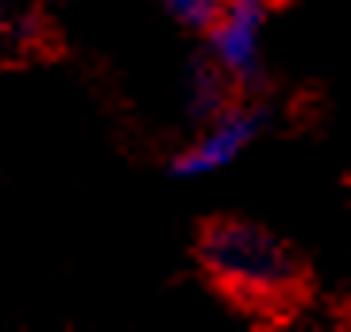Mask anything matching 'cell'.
Returning <instances> with one entry per match:
<instances>
[{
	"label": "cell",
	"mask_w": 351,
	"mask_h": 332,
	"mask_svg": "<svg viewBox=\"0 0 351 332\" xmlns=\"http://www.w3.org/2000/svg\"><path fill=\"white\" fill-rule=\"evenodd\" d=\"M201 263L213 278L247 301H282L298 290L301 263L274 232L251 220H213L197 244Z\"/></svg>",
	"instance_id": "obj_1"
},
{
	"label": "cell",
	"mask_w": 351,
	"mask_h": 332,
	"mask_svg": "<svg viewBox=\"0 0 351 332\" xmlns=\"http://www.w3.org/2000/svg\"><path fill=\"white\" fill-rule=\"evenodd\" d=\"M278 0H224L217 23L208 27V58L239 85L263 82V27Z\"/></svg>",
	"instance_id": "obj_2"
},
{
	"label": "cell",
	"mask_w": 351,
	"mask_h": 332,
	"mask_svg": "<svg viewBox=\"0 0 351 332\" xmlns=\"http://www.w3.org/2000/svg\"><path fill=\"white\" fill-rule=\"evenodd\" d=\"M263 128H267V108H263V104L232 101L217 120H208L205 132L197 135L193 143L182 147V151L170 158V174L174 178L217 174V170L232 166L251 143H255Z\"/></svg>",
	"instance_id": "obj_3"
},
{
	"label": "cell",
	"mask_w": 351,
	"mask_h": 332,
	"mask_svg": "<svg viewBox=\"0 0 351 332\" xmlns=\"http://www.w3.org/2000/svg\"><path fill=\"white\" fill-rule=\"evenodd\" d=\"M236 82L220 70L213 58H197L186 70V85H182V97H186V112L193 124H208L224 112L228 104L236 101Z\"/></svg>",
	"instance_id": "obj_4"
},
{
	"label": "cell",
	"mask_w": 351,
	"mask_h": 332,
	"mask_svg": "<svg viewBox=\"0 0 351 332\" xmlns=\"http://www.w3.org/2000/svg\"><path fill=\"white\" fill-rule=\"evenodd\" d=\"M162 8L174 16V23H182L186 32L205 35L213 23H217L224 0H162Z\"/></svg>",
	"instance_id": "obj_5"
},
{
	"label": "cell",
	"mask_w": 351,
	"mask_h": 332,
	"mask_svg": "<svg viewBox=\"0 0 351 332\" xmlns=\"http://www.w3.org/2000/svg\"><path fill=\"white\" fill-rule=\"evenodd\" d=\"M8 32V4H4V0H0V35Z\"/></svg>",
	"instance_id": "obj_6"
}]
</instances>
